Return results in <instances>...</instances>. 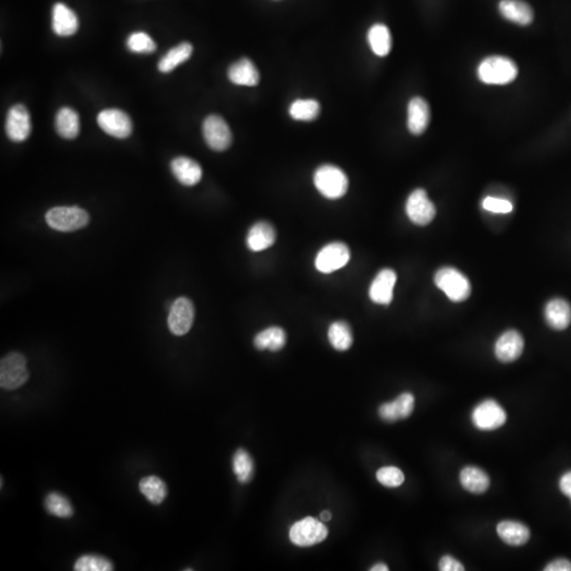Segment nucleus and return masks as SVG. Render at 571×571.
<instances>
[{
	"label": "nucleus",
	"mask_w": 571,
	"mask_h": 571,
	"mask_svg": "<svg viewBox=\"0 0 571 571\" xmlns=\"http://www.w3.org/2000/svg\"><path fill=\"white\" fill-rule=\"evenodd\" d=\"M479 80L488 85H505L513 82L518 74V68L511 58L493 56L485 58L479 64Z\"/></svg>",
	"instance_id": "nucleus-1"
},
{
	"label": "nucleus",
	"mask_w": 571,
	"mask_h": 571,
	"mask_svg": "<svg viewBox=\"0 0 571 571\" xmlns=\"http://www.w3.org/2000/svg\"><path fill=\"white\" fill-rule=\"evenodd\" d=\"M315 187L324 197L339 199L348 189V178L340 167L325 164L315 171L313 176Z\"/></svg>",
	"instance_id": "nucleus-2"
},
{
	"label": "nucleus",
	"mask_w": 571,
	"mask_h": 571,
	"mask_svg": "<svg viewBox=\"0 0 571 571\" xmlns=\"http://www.w3.org/2000/svg\"><path fill=\"white\" fill-rule=\"evenodd\" d=\"M48 226L60 232H74L90 221L88 213L78 206H56L46 214Z\"/></svg>",
	"instance_id": "nucleus-3"
},
{
	"label": "nucleus",
	"mask_w": 571,
	"mask_h": 571,
	"mask_svg": "<svg viewBox=\"0 0 571 571\" xmlns=\"http://www.w3.org/2000/svg\"><path fill=\"white\" fill-rule=\"evenodd\" d=\"M29 379L27 360L19 352H11L0 362V387L14 391L23 387Z\"/></svg>",
	"instance_id": "nucleus-4"
},
{
	"label": "nucleus",
	"mask_w": 571,
	"mask_h": 571,
	"mask_svg": "<svg viewBox=\"0 0 571 571\" xmlns=\"http://www.w3.org/2000/svg\"><path fill=\"white\" fill-rule=\"evenodd\" d=\"M435 284L452 302H463L471 294L468 278L454 268L446 267L438 270L435 274Z\"/></svg>",
	"instance_id": "nucleus-5"
},
{
	"label": "nucleus",
	"mask_w": 571,
	"mask_h": 571,
	"mask_svg": "<svg viewBox=\"0 0 571 571\" xmlns=\"http://www.w3.org/2000/svg\"><path fill=\"white\" fill-rule=\"evenodd\" d=\"M289 536L296 546L310 547L322 543L328 536V529L317 518L308 516L291 527Z\"/></svg>",
	"instance_id": "nucleus-6"
},
{
	"label": "nucleus",
	"mask_w": 571,
	"mask_h": 571,
	"mask_svg": "<svg viewBox=\"0 0 571 571\" xmlns=\"http://www.w3.org/2000/svg\"><path fill=\"white\" fill-rule=\"evenodd\" d=\"M472 421L475 428L481 431H494L505 424L507 414L496 401L489 399L475 407Z\"/></svg>",
	"instance_id": "nucleus-7"
},
{
	"label": "nucleus",
	"mask_w": 571,
	"mask_h": 571,
	"mask_svg": "<svg viewBox=\"0 0 571 571\" xmlns=\"http://www.w3.org/2000/svg\"><path fill=\"white\" fill-rule=\"evenodd\" d=\"M202 132L206 143L215 152H224L232 144V132L228 123L220 115H209L204 120Z\"/></svg>",
	"instance_id": "nucleus-8"
},
{
	"label": "nucleus",
	"mask_w": 571,
	"mask_h": 571,
	"mask_svg": "<svg viewBox=\"0 0 571 571\" xmlns=\"http://www.w3.org/2000/svg\"><path fill=\"white\" fill-rule=\"evenodd\" d=\"M350 259V249L345 243H331L318 253L315 268L322 273H332L347 265Z\"/></svg>",
	"instance_id": "nucleus-9"
},
{
	"label": "nucleus",
	"mask_w": 571,
	"mask_h": 571,
	"mask_svg": "<svg viewBox=\"0 0 571 571\" xmlns=\"http://www.w3.org/2000/svg\"><path fill=\"white\" fill-rule=\"evenodd\" d=\"M405 210L409 220L417 226H424L431 224L436 216L435 206L429 199L426 192L422 189H415L409 195Z\"/></svg>",
	"instance_id": "nucleus-10"
},
{
	"label": "nucleus",
	"mask_w": 571,
	"mask_h": 571,
	"mask_svg": "<svg viewBox=\"0 0 571 571\" xmlns=\"http://www.w3.org/2000/svg\"><path fill=\"white\" fill-rule=\"evenodd\" d=\"M195 318V308L193 302L187 298H179L172 305L169 310V330L173 335H187L193 326Z\"/></svg>",
	"instance_id": "nucleus-11"
},
{
	"label": "nucleus",
	"mask_w": 571,
	"mask_h": 571,
	"mask_svg": "<svg viewBox=\"0 0 571 571\" xmlns=\"http://www.w3.org/2000/svg\"><path fill=\"white\" fill-rule=\"evenodd\" d=\"M98 124L109 136L125 139L132 135V122L127 113L120 109H105L98 115Z\"/></svg>",
	"instance_id": "nucleus-12"
},
{
	"label": "nucleus",
	"mask_w": 571,
	"mask_h": 571,
	"mask_svg": "<svg viewBox=\"0 0 571 571\" xmlns=\"http://www.w3.org/2000/svg\"><path fill=\"white\" fill-rule=\"evenodd\" d=\"M6 132L13 142H23L31 134V117L23 105L13 106L6 115Z\"/></svg>",
	"instance_id": "nucleus-13"
},
{
	"label": "nucleus",
	"mask_w": 571,
	"mask_h": 571,
	"mask_svg": "<svg viewBox=\"0 0 571 571\" xmlns=\"http://www.w3.org/2000/svg\"><path fill=\"white\" fill-rule=\"evenodd\" d=\"M397 274L392 269H383L372 281L370 288V298L374 304L389 305L394 298V288Z\"/></svg>",
	"instance_id": "nucleus-14"
},
{
	"label": "nucleus",
	"mask_w": 571,
	"mask_h": 571,
	"mask_svg": "<svg viewBox=\"0 0 571 571\" xmlns=\"http://www.w3.org/2000/svg\"><path fill=\"white\" fill-rule=\"evenodd\" d=\"M524 339L516 330H508L498 337L496 343V356L503 363H510L522 356Z\"/></svg>",
	"instance_id": "nucleus-15"
},
{
	"label": "nucleus",
	"mask_w": 571,
	"mask_h": 571,
	"mask_svg": "<svg viewBox=\"0 0 571 571\" xmlns=\"http://www.w3.org/2000/svg\"><path fill=\"white\" fill-rule=\"evenodd\" d=\"M431 120V111L426 100L420 97L413 98L407 108V127L409 132L419 136L428 128Z\"/></svg>",
	"instance_id": "nucleus-16"
},
{
	"label": "nucleus",
	"mask_w": 571,
	"mask_h": 571,
	"mask_svg": "<svg viewBox=\"0 0 571 571\" xmlns=\"http://www.w3.org/2000/svg\"><path fill=\"white\" fill-rule=\"evenodd\" d=\"M52 29L56 36L68 37L76 33L78 19L66 4L58 2L52 9Z\"/></svg>",
	"instance_id": "nucleus-17"
},
{
	"label": "nucleus",
	"mask_w": 571,
	"mask_h": 571,
	"mask_svg": "<svg viewBox=\"0 0 571 571\" xmlns=\"http://www.w3.org/2000/svg\"><path fill=\"white\" fill-rule=\"evenodd\" d=\"M415 398L411 393L400 394L393 402L384 403L379 407V416L387 422L405 419L413 413Z\"/></svg>",
	"instance_id": "nucleus-18"
},
{
	"label": "nucleus",
	"mask_w": 571,
	"mask_h": 571,
	"mask_svg": "<svg viewBox=\"0 0 571 571\" xmlns=\"http://www.w3.org/2000/svg\"><path fill=\"white\" fill-rule=\"evenodd\" d=\"M276 241V231L271 224L258 221L251 226L247 235L248 248L253 252L269 249Z\"/></svg>",
	"instance_id": "nucleus-19"
},
{
	"label": "nucleus",
	"mask_w": 571,
	"mask_h": 571,
	"mask_svg": "<svg viewBox=\"0 0 571 571\" xmlns=\"http://www.w3.org/2000/svg\"><path fill=\"white\" fill-rule=\"evenodd\" d=\"M173 175L181 184L193 187L202 178V169L199 163L187 157H177L171 163Z\"/></svg>",
	"instance_id": "nucleus-20"
},
{
	"label": "nucleus",
	"mask_w": 571,
	"mask_h": 571,
	"mask_svg": "<svg viewBox=\"0 0 571 571\" xmlns=\"http://www.w3.org/2000/svg\"><path fill=\"white\" fill-rule=\"evenodd\" d=\"M498 9L503 19L520 26L530 25L535 19L533 8L523 0H501Z\"/></svg>",
	"instance_id": "nucleus-21"
},
{
	"label": "nucleus",
	"mask_w": 571,
	"mask_h": 571,
	"mask_svg": "<svg viewBox=\"0 0 571 571\" xmlns=\"http://www.w3.org/2000/svg\"><path fill=\"white\" fill-rule=\"evenodd\" d=\"M545 319L555 330H564L571 323V306L563 298H553L545 307Z\"/></svg>",
	"instance_id": "nucleus-22"
},
{
	"label": "nucleus",
	"mask_w": 571,
	"mask_h": 571,
	"mask_svg": "<svg viewBox=\"0 0 571 571\" xmlns=\"http://www.w3.org/2000/svg\"><path fill=\"white\" fill-rule=\"evenodd\" d=\"M228 78L233 84L239 86H256L259 83V72L249 58H241L231 65Z\"/></svg>",
	"instance_id": "nucleus-23"
},
{
	"label": "nucleus",
	"mask_w": 571,
	"mask_h": 571,
	"mask_svg": "<svg viewBox=\"0 0 571 571\" xmlns=\"http://www.w3.org/2000/svg\"><path fill=\"white\" fill-rule=\"evenodd\" d=\"M498 536L510 546H522L530 538V530L524 524L513 520H503L498 525Z\"/></svg>",
	"instance_id": "nucleus-24"
},
{
	"label": "nucleus",
	"mask_w": 571,
	"mask_h": 571,
	"mask_svg": "<svg viewBox=\"0 0 571 571\" xmlns=\"http://www.w3.org/2000/svg\"><path fill=\"white\" fill-rule=\"evenodd\" d=\"M461 483L466 491L474 494L485 493L490 487L487 473L477 466H466L461 472Z\"/></svg>",
	"instance_id": "nucleus-25"
},
{
	"label": "nucleus",
	"mask_w": 571,
	"mask_h": 571,
	"mask_svg": "<svg viewBox=\"0 0 571 571\" xmlns=\"http://www.w3.org/2000/svg\"><path fill=\"white\" fill-rule=\"evenodd\" d=\"M287 337L284 329L281 327H270L257 333L254 339V346L258 350H269L270 352H278L286 345Z\"/></svg>",
	"instance_id": "nucleus-26"
},
{
	"label": "nucleus",
	"mask_w": 571,
	"mask_h": 571,
	"mask_svg": "<svg viewBox=\"0 0 571 571\" xmlns=\"http://www.w3.org/2000/svg\"><path fill=\"white\" fill-rule=\"evenodd\" d=\"M368 43L372 52L378 56H389L392 50V34L389 28L383 23H376L370 28L367 34Z\"/></svg>",
	"instance_id": "nucleus-27"
},
{
	"label": "nucleus",
	"mask_w": 571,
	"mask_h": 571,
	"mask_svg": "<svg viewBox=\"0 0 571 571\" xmlns=\"http://www.w3.org/2000/svg\"><path fill=\"white\" fill-rule=\"evenodd\" d=\"M56 128L62 138H76L80 132V119L78 115L69 108H63L58 110L56 117Z\"/></svg>",
	"instance_id": "nucleus-28"
},
{
	"label": "nucleus",
	"mask_w": 571,
	"mask_h": 571,
	"mask_svg": "<svg viewBox=\"0 0 571 571\" xmlns=\"http://www.w3.org/2000/svg\"><path fill=\"white\" fill-rule=\"evenodd\" d=\"M193 53V46L189 43H181L176 47L172 48L158 64L159 71L162 73H169L174 69L177 68L179 65L187 62Z\"/></svg>",
	"instance_id": "nucleus-29"
},
{
	"label": "nucleus",
	"mask_w": 571,
	"mask_h": 571,
	"mask_svg": "<svg viewBox=\"0 0 571 571\" xmlns=\"http://www.w3.org/2000/svg\"><path fill=\"white\" fill-rule=\"evenodd\" d=\"M328 340L332 347L339 352L350 350L354 343L350 325L343 321L332 323L328 329Z\"/></svg>",
	"instance_id": "nucleus-30"
},
{
	"label": "nucleus",
	"mask_w": 571,
	"mask_h": 571,
	"mask_svg": "<svg viewBox=\"0 0 571 571\" xmlns=\"http://www.w3.org/2000/svg\"><path fill=\"white\" fill-rule=\"evenodd\" d=\"M141 493L154 505H160L167 498V488L164 481L157 476L144 477L139 483Z\"/></svg>",
	"instance_id": "nucleus-31"
},
{
	"label": "nucleus",
	"mask_w": 571,
	"mask_h": 571,
	"mask_svg": "<svg viewBox=\"0 0 571 571\" xmlns=\"http://www.w3.org/2000/svg\"><path fill=\"white\" fill-rule=\"evenodd\" d=\"M319 102L315 100H296L289 108L290 117L296 121L310 122L320 115Z\"/></svg>",
	"instance_id": "nucleus-32"
},
{
	"label": "nucleus",
	"mask_w": 571,
	"mask_h": 571,
	"mask_svg": "<svg viewBox=\"0 0 571 571\" xmlns=\"http://www.w3.org/2000/svg\"><path fill=\"white\" fill-rule=\"evenodd\" d=\"M45 508L48 513L58 518H67L73 515V507L70 501L58 492H52L46 496Z\"/></svg>",
	"instance_id": "nucleus-33"
},
{
	"label": "nucleus",
	"mask_w": 571,
	"mask_h": 571,
	"mask_svg": "<svg viewBox=\"0 0 571 571\" xmlns=\"http://www.w3.org/2000/svg\"><path fill=\"white\" fill-rule=\"evenodd\" d=\"M233 471L239 483H246L252 478L254 463L249 453L243 449L237 450L233 457Z\"/></svg>",
	"instance_id": "nucleus-34"
},
{
	"label": "nucleus",
	"mask_w": 571,
	"mask_h": 571,
	"mask_svg": "<svg viewBox=\"0 0 571 571\" xmlns=\"http://www.w3.org/2000/svg\"><path fill=\"white\" fill-rule=\"evenodd\" d=\"M76 571H111L113 565L108 559L100 555H84L76 561L74 565Z\"/></svg>",
	"instance_id": "nucleus-35"
},
{
	"label": "nucleus",
	"mask_w": 571,
	"mask_h": 571,
	"mask_svg": "<svg viewBox=\"0 0 571 571\" xmlns=\"http://www.w3.org/2000/svg\"><path fill=\"white\" fill-rule=\"evenodd\" d=\"M127 48L134 53L150 54L156 50V43L145 32H135L127 39Z\"/></svg>",
	"instance_id": "nucleus-36"
},
{
	"label": "nucleus",
	"mask_w": 571,
	"mask_h": 571,
	"mask_svg": "<svg viewBox=\"0 0 571 571\" xmlns=\"http://www.w3.org/2000/svg\"><path fill=\"white\" fill-rule=\"evenodd\" d=\"M377 479L387 488H397L404 483V474L396 466H384L377 472Z\"/></svg>",
	"instance_id": "nucleus-37"
},
{
	"label": "nucleus",
	"mask_w": 571,
	"mask_h": 571,
	"mask_svg": "<svg viewBox=\"0 0 571 571\" xmlns=\"http://www.w3.org/2000/svg\"><path fill=\"white\" fill-rule=\"evenodd\" d=\"M483 208L489 212L501 213V214H507L513 210L511 202L494 197L486 198L483 201Z\"/></svg>",
	"instance_id": "nucleus-38"
},
{
	"label": "nucleus",
	"mask_w": 571,
	"mask_h": 571,
	"mask_svg": "<svg viewBox=\"0 0 571 571\" xmlns=\"http://www.w3.org/2000/svg\"><path fill=\"white\" fill-rule=\"evenodd\" d=\"M439 570L441 571H463L464 567L461 562L457 561L451 555H444L439 562Z\"/></svg>",
	"instance_id": "nucleus-39"
},
{
	"label": "nucleus",
	"mask_w": 571,
	"mask_h": 571,
	"mask_svg": "<svg viewBox=\"0 0 571 571\" xmlns=\"http://www.w3.org/2000/svg\"><path fill=\"white\" fill-rule=\"evenodd\" d=\"M545 571H571V563L566 559H557L549 563Z\"/></svg>",
	"instance_id": "nucleus-40"
},
{
	"label": "nucleus",
	"mask_w": 571,
	"mask_h": 571,
	"mask_svg": "<svg viewBox=\"0 0 571 571\" xmlns=\"http://www.w3.org/2000/svg\"><path fill=\"white\" fill-rule=\"evenodd\" d=\"M560 489L562 493L565 494L571 500V471L565 473L560 479Z\"/></svg>",
	"instance_id": "nucleus-41"
},
{
	"label": "nucleus",
	"mask_w": 571,
	"mask_h": 571,
	"mask_svg": "<svg viewBox=\"0 0 571 571\" xmlns=\"http://www.w3.org/2000/svg\"><path fill=\"white\" fill-rule=\"evenodd\" d=\"M389 568L387 567V565L383 563L376 564V565L372 566L370 568V571H389Z\"/></svg>",
	"instance_id": "nucleus-42"
},
{
	"label": "nucleus",
	"mask_w": 571,
	"mask_h": 571,
	"mask_svg": "<svg viewBox=\"0 0 571 571\" xmlns=\"http://www.w3.org/2000/svg\"><path fill=\"white\" fill-rule=\"evenodd\" d=\"M321 518L325 522H328V520H331V513L329 511H324L322 512Z\"/></svg>",
	"instance_id": "nucleus-43"
}]
</instances>
